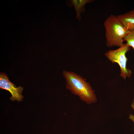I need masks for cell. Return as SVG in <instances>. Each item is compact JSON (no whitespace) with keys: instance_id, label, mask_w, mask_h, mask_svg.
<instances>
[{"instance_id":"cell-1","label":"cell","mask_w":134,"mask_h":134,"mask_svg":"<svg viewBox=\"0 0 134 134\" xmlns=\"http://www.w3.org/2000/svg\"><path fill=\"white\" fill-rule=\"evenodd\" d=\"M63 76L66 80V87L73 94L78 96L83 101L88 104L97 101L94 91L86 79L72 71L63 70Z\"/></svg>"},{"instance_id":"cell-2","label":"cell","mask_w":134,"mask_h":134,"mask_svg":"<svg viewBox=\"0 0 134 134\" xmlns=\"http://www.w3.org/2000/svg\"><path fill=\"white\" fill-rule=\"evenodd\" d=\"M103 25L106 46L119 47L122 45L124 37L130 31L122 24L117 15H110L105 20Z\"/></svg>"},{"instance_id":"cell-3","label":"cell","mask_w":134,"mask_h":134,"mask_svg":"<svg viewBox=\"0 0 134 134\" xmlns=\"http://www.w3.org/2000/svg\"><path fill=\"white\" fill-rule=\"evenodd\" d=\"M130 47L126 43L124 44L116 49L110 50L104 54L105 56L112 63H117L120 69V76L125 80L130 78L132 71L127 66L128 59L126 54L130 50Z\"/></svg>"},{"instance_id":"cell-4","label":"cell","mask_w":134,"mask_h":134,"mask_svg":"<svg viewBox=\"0 0 134 134\" xmlns=\"http://www.w3.org/2000/svg\"><path fill=\"white\" fill-rule=\"evenodd\" d=\"M0 88L6 90L10 93V100L12 101L17 100L18 102L22 101L24 96L22 95L23 88L19 86L17 87L11 82L7 75L4 73L0 74Z\"/></svg>"},{"instance_id":"cell-5","label":"cell","mask_w":134,"mask_h":134,"mask_svg":"<svg viewBox=\"0 0 134 134\" xmlns=\"http://www.w3.org/2000/svg\"><path fill=\"white\" fill-rule=\"evenodd\" d=\"M94 0H66V3L68 6L71 7L74 6L75 10L76 11V18L80 21L81 16V13H84L85 10L84 6L87 3L94 1Z\"/></svg>"},{"instance_id":"cell-6","label":"cell","mask_w":134,"mask_h":134,"mask_svg":"<svg viewBox=\"0 0 134 134\" xmlns=\"http://www.w3.org/2000/svg\"><path fill=\"white\" fill-rule=\"evenodd\" d=\"M124 27L128 30H134V9L117 15Z\"/></svg>"},{"instance_id":"cell-7","label":"cell","mask_w":134,"mask_h":134,"mask_svg":"<svg viewBox=\"0 0 134 134\" xmlns=\"http://www.w3.org/2000/svg\"><path fill=\"white\" fill-rule=\"evenodd\" d=\"M124 41L130 47H131L134 50V30L130 33L124 38Z\"/></svg>"},{"instance_id":"cell-8","label":"cell","mask_w":134,"mask_h":134,"mask_svg":"<svg viewBox=\"0 0 134 134\" xmlns=\"http://www.w3.org/2000/svg\"><path fill=\"white\" fill-rule=\"evenodd\" d=\"M131 106L132 109L134 110V98L133 99L132 102L131 104ZM129 118L130 120L132 121L134 123V115L132 114H130L129 115Z\"/></svg>"}]
</instances>
